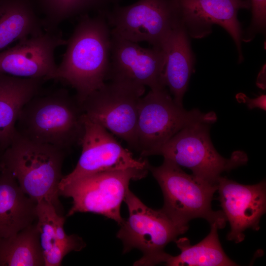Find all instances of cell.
<instances>
[{"mask_svg":"<svg viewBox=\"0 0 266 266\" xmlns=\"http://www.w3.org/2000/svg\"><path fill=\"white\" fill-rule=\"evenodd\" d=\"M66 41V51L53 79L73 88L81 103L107 80L111 33L104 12L95 17L84 15Z\"/></svg>","mask_w":266,"mask_h":266,"instance_id":"1","label":"cell"},{"mask_svg":"<svg viewBox=\"0 0 266 266\" xmlns=\"http://www.w3.org/2000/svg\"><path fill=\"white\" fill-rule=\"evenodd\" d=\"M66 151L15 135L0 154V171L11 174L22 190L36 203L47 201L61 215L59 185Z\"/></svg>","mask_w":266,"mask_h":266,"instance_id":"2","label":"cell"},{"mask_svg":"<svg viewBox=\"0 0 266 266\" xmlns=\"http://www.w3.org/2000/svg\"><path fill=\"white\" fill-rule=\"evenodd\" d=\"M84 111L76 97L65 89L39 95L23 107L16 132L28 139L66 151L80 142L84 133Z\"/></svg>","mask_w":266,"mask_h":266,"instance_id":"3","label":"cell"},{"mask_svg":"<svg viewBox=\"0 0 266 266\" xmlns=\"http://www.w3.org/2000/svg\"><path fill=\"white\" fill-rule=\"evenodd\" d=\"M149 171L163 192L164 203L161 210L177 225L188 230L191 220L200 218L210 225L216 223L219 229L225 227L227 219L222 210L215 211L211 207L217 184L188 174L165 159L159 166L150 165Z\"/></svg>","mask_w":266,"mask_h":266,"instance_id":"4","label":"cell"},{"mask_svg":"<svg viewBox=\"0 0 266 266\" xmlns=\"http://www.w3.org/2000/svg\"><path fill=\"white\" fill-rule=\"evenodd\" d=\"M213 111L185 109L177 104L166 87L150 89L139 101L136 150L142 157L157 154L178 132L189 125L217 121Z\"/></svg>","mask_w":266,"mask_h":266,"instance_id":"5","label":"cell"},{"mask_svg":"<svg viewBox=\"0 0 266 266\" xmlns=\"http://www.w3.org/2000/svg\"><path fill=\"white\" fill-rule=\"evenodd\" d=\"M124 201L129 216L120 225L117 237L123 244V253L137 249L142 257L134 266H154L166 262L170 254L166 246L187 229L175 224L161 209L154 210L144 204L129 189Z\"/></svg>","mask_w":266,"mask_h":266,"instance_id":"6","label":"cell"},{"mask_svg":"<svg viewBox=\"0 0 266 266\" xmlns=\"http://www.w3.org/2000/svg\"><path fill=\"white\" fill-rule=\"evenodd\" d=\"M210 125L200 122L185 127L156 155L190 169L193 174L207 182L217 184L222 173L246 164L248 158L239 150L233 152L229 159L220 155L210 139Z\"/></svg>","mask_w":266,"mask_h":266,"instance_id":"7","label":"cell"},{"mask_svg":"<svg viewBox=\"0 0 266 266\" xmlns=\"http://www.w3.org/2000/svg\"><path fill=\"white\" fill-rule=\"evenodd\" d=\"M149 170L129 168L98 173L78 179L59 189L60 196L71 198L72 205L67 216L91 212L123 222L120 208L132 180L145 177Z\"/></svg>","mask_w":266,"mask_h":266,"instance_id":"8","label":"cell"},{"mask_svg":"<svg viewBox=\"0 0 266 266\" xmlns=\"http://www.w3.org/2000/svg\"><path fill=\"white\" fill-rule=\"evenodd\" d=\"M145 88L110 80L81 103L84 113L136 151L138 104Z\"/></svg>","mask_w":266,"mask_h":266,"instance_id":"9","label":"cell"},{"mask_svg":"<svg viewBox=\"0 0 266 266\" xmlns=\"http://www.w3.org/2000/svg\"><path fill=\"white\" fill-rule=\"evenodd\" d=\"M104 13L112 35L163 50L178 20L172 0H138Z\"/></svg>","mask_w":266,"mask_h":266,"instance_id":"10","label":"cell"},{"mask_svg":"<svg viewBox=\"0 0 266 266\" xmlns=\"http://www.w3.org/2000/svg\"><path fill=\"white\" fill-rule=\"evenodd\" d=\"M84 131L80 142L82 152L73 170L63 176L59 189L78 179L110 171L137 168L148 169V161L136 159L107 130L84 115Z\"/></svg>","mask_w":266,"mask_h":266,"instance_id":"11","label":"cell"},{"mask_svg":"<svg viewBox=\"0 0 266 266\" xmlns=\"http://www.w3.org/2000/svg\"><path fill=\"white\" fill-rule=\"evenodd\" d=\"M0 52V73L25 78L53 79L56 71L54 54L66 45L60 31L44 30Z\"/></svg>","mask_w":266,"mask_h":266,"instance_id":"12","label":"cell"},{"mask_svg":"<svg viewBox=\"0 0 266 266\" xmlns=\"http://www.w3.org/2000/svg\"><path fill=\"white\" fill-rule=\"evenodd\" d=\"M165 64L163 50L144 48L138 43L111 34L107 80L126 81L150 89L166 87L164 82Z\"/></svg>","mask_w":266,"mask_h":266,"instance_id":"13","label":"cell"},{"mask_svg":"<svg viewBox=\"0 0 266 266\" xmlns=\"http://www.w3.org/2000/svg\"><path fill=\"white\" fill-rule=\"evenodd\" d=\"M218 200L231 230L228 240H244L247 229L258 231L260 219L266 211V182L244 185L220 176L217 182Z\"/></svg>","mask_w":266,"mask_h":266,"instance_id":"14","label":"cell"},{"mask_svg":"<svg viewBox=\"0 0 266 266\" xmlns=\"http://www.w3.org/2000/svg\"><path fill=\"white\" fill-rule=\"evenodd\" d=\"M178 18L188 34L194 38L208 34L213 24L222 27L236 45L239 61L241 52L242 33L237 19L241 9L251 7L250 0H172Z\"/></svg>","mask_w":266,"mask_h":266,"instance_id":"15","label":"cell"},{"mask_svg":"<svg viewBox=\"0 0 266 266\" xmlns=\"http://www.w3.org/2000/svg\"><path fill=\"white\" fill-rule=\"evenodd\" d=\"M36 225L39 233L45 266H61L64 257L71 251H79L86 244L77 235H67L64 230L65 218L51 203H37Z\"/></svg>","mask_w":266,"mask_h":266,"instance_id":"16","label":"cell"},{"mask_svg":"<svg viewBox=\"0 0 266 266\" xmlns=\"http://www.w3.org/2000/svg\"><path fill=\"white\" fill-rule=\"evenodd\" d=\"M41 78H25L0 73V154L11 143L24 106L39 94Z\"/></svg>","mask_w":266,"mask_h":266,"instance_id":"17","label":"cell"},{"mask_svg":"<svg viewBox=\"0 0 266 266\" xmlns=\"http://www.w3.org/2000/svg\"><path fill=\"white\" fill-rule=\"evenodd\" d=\"M188 33L179 19L164 48L165 64L164 82L174 101L183 106L194 66V56Z\"/></svg>","mask_w":266,"mask_h":266,"instance_id":"18","label":"cell"},{"mask_svg":"<svg viewBox=\"0 0 266 266\" xmlns=\"http://www.w3.org/2000/svg\"><path fill=\"white\" fill-rule=\"evenodd\" d=\"M37 203L9 173L0 171V239L16 234L36 220Z\"/></svg>","mask_w":266,"mask_h":266,"instance_id":"19","label":"cell"},{"mask_svg":"<svg viewBox=\"0 0 266 266\" xmlns=\"http://www.w3.org/2000/svg\"><path fill=\"white\" fill-rule=\"evenodd\" d=\"M44 31L30 0H0V52Z\"/></svg>","mask_w":266,"mask_h":266,"instance_id":"20","label":"cell"},{"mask_svg":"<svg viewBox=\"0 0 266 266\" xmlns=\"http://www.w3.org/2000/svg\"><path fill=\"white\" fill-rule=\"evenodd\" d=\"M210 226L208 235L199 243L191 245L187 237L174 242L180 250L177 256L169 255L165 264L169 266H238L224 252L219 239L216 223Z\"/></svg>","mask_w":266,"mask_h":266,"instance_id":"21","label":"cell"},{"mask_svg":"<svg viewBox=\"0 0 266 266\" xmlns=\"http://www.w3.org/2000/svg\"><path fill=\"white\" fill-rule=\"evenodd\" d=\"M0 266H45L36 222L10 237L0 239Z\"/></svg>","mask_w":266,"mask_h":266,"instance_id":"22","label":"cell"},{"mask_svg":"<svg viewBox=\"0 0 266 266\" xmlns=\"http://www.w3.org/2000/svg\"><path fill=\"white\" fill-rule=\"evenodd\" d=\"M44 15L42 20L43 28L54 31L64 21L96 10L90 0H38Z\"/></svg>","mask_w":266,"mask_h":266,"instance_id":"23","label":"cell"},{"mask_svg":"<svg viewBox=\"0 0 266 266\" xmlns=\"http://www.w3.org/2000/svg\"><path fill=\"white\" fill-rule=\"evenodd\" d=\"M252 7V22L245 37L250 41L258 33L264 32L266 25V0H250Z\"/></svg>","mask_w":266,"mask_h":266,"instance_id":"24","label":"cell"},{"mask_svg":"<svg viewBox=\"0 0 266 266\" xmlns=\"http://www.w3.org/2000/svg\"><path fill=\"white\" fill-rule=\"evenodd\" d=\"M237 99L240 102L245 103L249 109L258 107L266 110L265 95H262L254 99H250L244 95L239 94L237 96Z\"/></svg>","mask_w":266,"mask_h":266,"instance_id":"25","label":"cell"}]
</instances>
